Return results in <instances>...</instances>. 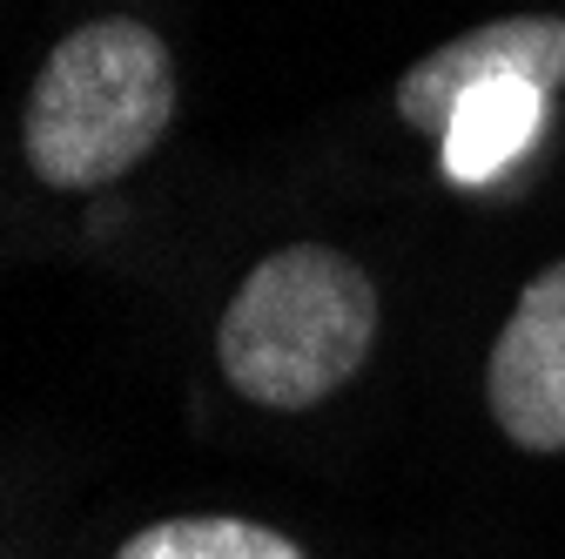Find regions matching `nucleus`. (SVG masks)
Instances as JSON below:
<instances>
[{"mask_svg": "<svg viewBox=\"0 0 565 559\" xmlns=\"http://www.w3.org/2000/svg\"><path fill=\"white\" fill-rule=\"evenodd\" d=\"M115 559H303V546L282 539L276 526H256V519L202 513V519H156V526H141Z\"/></svg>", "mask_w": 565, "mask_h": 559, "instance_id": "6", "label": "nucleus"}, {"mask_svg": "<svg viewBox=\"0 0 565 559\" xmlns=\"http://www.w3.org/2000/svg\"><path fill=\"white\" fill-rule=\"evenodd\" d=\"M371 344H377L371 276L323 243H290L236 284L216 330V358L249 404L303 411L358 378Z\"/></svg>", "mask_w": 565, "mask_h": 559, "instance_id": "1", "label": "nucleus"}, {"mask_svg": "<svg viewBox=\"0 0 565 559\" xmlns=\"http://www.w3.org/2000/svg\"><path fill=\"white\" fill-rule=\"evenodd\" d=\"M484 398L512 445L565 452V256L519 291L499 344H491Z\"/></svg>", "mask_w": 565, "mask_h": 559, "instance_id": "4", "label": "nucleus"}, {"mask_svg": "<svg viewBox=\"0 0 565 559\" xmlns=\"http://www.w3.org/2000/svg\"><path fill=\"white\" fill-rule=\"evenodd\" d=\"M539 88L552 95L565 82V21L558 14H505L484 21L458 41H445L438 54H424L404 67L397 82V115L417 135H451L458 108L484 88Z\"/></svg>", "mask_w": 565, "mask_h": 559, "instance_id": "3", "label": "nucleus"}, {"mask_svg": "<svg viewBox=\"0 0 565 559\" xmlns=\"http://www.w3.org/2000/svg\"><path fill=\"white\" fill-rule=\"evenodd\" d=\"M539 108H545V95H539V88H519V82H512V88L471 95V102L458 108L451 135H445V169H451L458 182H484L499 162H512V156L532 143Z\"/></svg>", "mask_w": 565, "mask_h": 559, "instance_id": "5", "label": "nucleus"}, {"mask_svg": "<svg viewBox=\"0 0 565 559\" xmlns=\"http://www.w3.org/2000/svg\"><path fill=\"white\" fill-rule=\"evenodd\" d=\"M175 115V61L128 14L75 28L28 88L21 149L47 189H102L149 156Z\"/></svg>", "mask_w": 565, "mask_h": 559, "instance_id": "2", "label": "nucleus"}]
</instances>
